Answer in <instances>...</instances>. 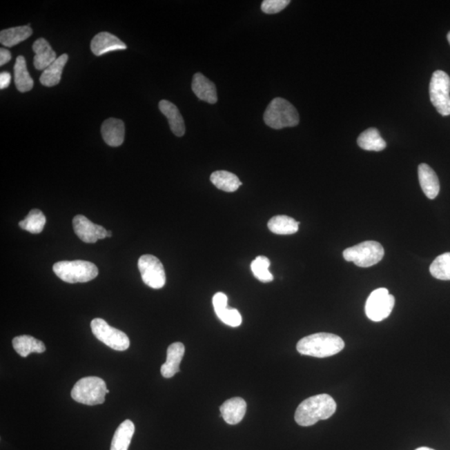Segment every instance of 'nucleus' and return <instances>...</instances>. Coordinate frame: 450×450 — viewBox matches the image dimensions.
I'll return each mask as SVG.
<instances>
[{"label":"nucleus","instance_id":"f8f14e48","mask_svg":"<svg viewBox=\"0 0 450 450\" xmlns=\"http://www.w3.org/2000/svg\"><path fill=\"white\" fill-rule=\"evenodd\" d=\"M90 48L96 56L103 55L108 52L127 49L126 43L115 35L108 33V32H101L95 35L92 39Z\"/></svg>","mask_w":450,"mask_h":450},{"label":"nucleus","instance_id":"393cba45","mask_svg":"<svg viewBox=\"0 0 450 450\" xmlns=\"http://www.w3.org/2000/svg\"><path fill=\"white\" fill-rule=\"evenodd\" d=\"M300 222L286 215H277L269 219L268 230L274 234L289 235L295 234L299 231Z\"/></svg>","mask_w":450,"mask_h":450},{"label":"nucleus","instance_id":"412c9836","mask_svg":"<svg viewBox=\"0 0 450 450\" xmlns=\"http://www.w3.org/2000/svg\"><path fill=\"white\" fill-rule=\"evenodd\" d=\"M12 343L14 351L23 358H26L32 353H42L46 349L42 341L30 335L15 337Z\"/></svg>","mask_w":450,"mask_h":450},{"label":"nucleus","instance_id":"e433bc0d","mask_svg":"<svg viewBox=\"0 0 450 450\" xmlns=\"http://www.w3.org/2000/svg\"><path fill=\"white\" fill-rule=\"evenodd\" d=\"M111 236H112V233L110 231H108L107 237H108V238H110Z\"/></svg>","mask_w":450,"mask_h":450},{"label":"nucleus","instance_id":"f257e3e1","mask_svg":"<svg viewBox=\"0 0 450 450\" xmlns=\"http://www.w3.org/2000/svg\"><path fill=\"white\" fill-rule=\"evenodd\" d=\"M336 409L335 400L327 393H321L304 400L296 409L295 420L299 425L308 427L320 420H328Z\"/></svg>","mask_w":450,"mask_h":450},{"label":"nucleus","instance_id":"1a4fd4ad","mask_svg":"<svg viewBox=\"0 0 450 450\" xmlns=\"http://www.w3.org/2000/svg\"><path fill=\"white\" fill-rule=\"evenodd\" d=\"M91 329L97 340L115 351H126L130 347V341L126 333L111 327L106 320H92Z\"/></svg>","mask_w":450,"mask_h":450},{"label":"nucleus","instance_id":"cd10ccee","mask_svg":"<svg viewBox=\"0 0 450 450\" xmlns=\"http://www.w3.org/2000/svg\"><path fill=\"white\" fill-rule=\"evenodd\" d=\"M46 223V216L39 210H32L25 219L20 221L19 227L23 231L32 233V234H39L43 230Z\"/></svg>","mask_w":450,"mask_h":450},{"label":"nucleus","instance_id":"423d86ee","mask_svg":"<svg viewBox=\"0 0 450 450\" xmlns=\"http://www.w3.org/2000/svg\"><path fill=\"white\" fill-rule=\"evenodd\" d=\"M384 255L383 246L375 241H365L348 248L343 252L345 260L362 268L371 267L380 263Z\"/></svg>","mask_w":450,"mask_h":450},{"label":"nucleus","instance_id":"4468645a","mask_svg":"<svg viewBox=\"0 0 450 450\" xmlns=\"http://www.w3.org/2000/svg\"><path fill=\"white\" fill-rule=\"evenodd\" d=\"M418 174L422 190L426 197L429 199H436L440 190L439 178L436 173L428 164H421L418 168Z\"/></svg>","mask_w":450,"mask_h":450},{"label":"nucleus","instance_id":"f3484780","mask_svg":"<svg viewBox=\"0 0 450 450\" xmlns=\"http://www.w3.org/2000/svg\"><path fill=\"white\" fill-rule=\"evenodd\" d=\"M159 108L162 114L166 116L171 131L177 137H182L186 134V124L179 108L168 100H162Z\"/></svg>","mask_w":450,"mask_h":450},{"label":"nucleus","instance_id":"20e7f679","mask_svg":"<svg viewBox=\"0 0 450 450\" xmlns=\"http://www.w3.org/2000/svg\"><path fill=\"white\" fill-rule=\"evenodd\" d=\"M55 275L64 282L86 283L99 275V269L93 263L84 260L60 261L54 264Z\"/></svg>","mask_w":450,"mask_h":450},{"label":"nucleus","instance_id":"f03ea898","mask_svg":"<svg viewBox=\"0 0 450 450\" xmlns=\"http://www.w3.org/2000/svg\"><path fill=\"white\" fill-rule=\"evenodd\" d=\"M344 346V340L340 336L317 333L301 339L297 344V351L302 355L327 358L342 351Z\"/></svg>","mask_w":450,"mask_h":450},{"label":"nucleus","instance_id":"9d476101","mask_svg":"<svg viewBox=\"0 0 450 450\" xmlns=\"http://www.w3.org/2000/svg\"><path fill=\"white\" fill-rule=\"evenodd\" d=\"M138 267L144 283L152 288H162L166 282V271L158 258L151 255L140 257Z\"/></svg>","mask_w":450,"mask_h":450},{"label":"nucleus","instance_id":"c756f323","mask_svg":"<svg viewBox=\"0 0 450 450\" xmlns=\"http://www.w3.org/2000/svg\"><path fill=\"white\" fill-rule=\"evenodd\" d=\"M253 275L262 283H269L274 280V276L269 272L271 261L265 256H258L251 265Z\"/></svg>","mask_w":450,"mask_h":450},{"label":"nucleus","instance_id":"bb28decb","mask_svg":"<svg viewBox=\"0 0 450 450\" xmlns=\"http://www.w3.org/2000/svg\"><path fill=\"white\" fill-rule=\"evenodd\" d=\"M33 34L30 26L10 28L0 32V42L3 46L13 47L25 41Z\"/></svg>","mask_w":450,"mask_h":450},{"label":"nucleus","instance_id":"4be33fe9","mask_svg":"<svg viewBox=\"0 0 450 450\" xmlns=\"http://www.w3.org/2000/svg\"><path fill=\"white\" fill-rule=\"evenodd\" d=\"M135 431V424L131 420L124 421L112 437L110 450H128Z\"/></svg>","mask_w":450,"mask_h":450},{"label":"nucleus","instance_id":"39448f33","mask_svg":"<svg viewBox=\"0 0 450 450\" xmlns=\"http://www.w3.org/2000/svg\"><path fill=\"white\" fill-rule=\"evenodd\" d=\"M110 393L106 382L98 377H86L79 380L71 391V396L78 403L97 405L104 403L106 393Z\"/></svg>","mask_w":450,"mask_h":450},{"label":"nucleus","instance_id":"ddd939ff","mask_svg":"<svg viewBox=\"0 0 450 450\" xmlns=\"http://www.w3.org/2000/svg\"><path fill=\"white\" fill-rule=\"evenodd\" d=\"M246 402L242 398H232L220 407L221 416L227 424L235 425L240 423L246 413Z\"/></svg>","mask_w":450,"mask_h":450},{"label":"nucleus","instance_id":"7ed1b4c3","mask_svg":"<svg viewBox=\"0 0 450 450\" xmlns=\"http://www.w3.org/2000/svg\"><path fill=\"white\" fill-rule=\"evenodd\" d=\"M264 121L266 126L281 130L287 127H295L300 123V115L295 107L288 100L282 98H275L265 110Z\"/></svg>","mask_w":450,"mask_h":450},{"label":"nucleus","instance_id":"72a5a7b5","mask_svg":"<svg viewBox=\"0 0 450 450\" xmlns=\"http://www.w3.org/2000/svg\"><path fill=\"white\" fill-rule=\"evenodd\" d=\"M10 82H11L10 74L8 73V72H2V73L0 74V88H1V90H3V88H6L9 87Z\"/></svg>","mask_w":450,"mask_h":450},{"label":"nucleus","instance_id":"b1692460","mask_svg":"<svg viewBox=\"0 0 450 450\" xmlns=\"http://www.w3.org/2000/svg\"><path fill=\"white\" fill-rule=\"evenodd\" d=\"M358 146L367 151H382L387 147V142L381 137L379 130L375 128H368L359 136Z\"/></svg>","mask_w":450,"mask_h":450},{"label":"nucleus","instance_id":"7c9ffc66","mask_svg":"<svg viewBox=\"0 0 450 450\" xmlns=\"http://www.w3.org/2000/svg\"><path fill=\"white\" fill-rule=\"evenodd\" d=\"M218 318L225 324L231 327H238L242 324V316L235 309L226 308L224 311L216 313Z\"/></svg>","mask_w":450,"mask_h":450},{"label":"nucleus","instance_id":"dca6fc26","mask_svg":"<svg viewBox=\"0 0 450 450\" xmlns=\"http://www.w3.org/2000/svg\"><path fill=\"white\" fill-rule=\"evenodd\" d=\"M124 124L121 119H108L102 124L101 134L104 141L111 147L121 146L124 140Z\"/></svg>","mask_w":450,"mask_h":450},{"label":"nucleus","instance_id":"f704fd0d","mask_svg":"<svg viewBox=\"0 0 450 450\" xmlns=\"http://www.w3.org/2000/svg\"><path fill=\"white\" fill-rule=\"evenodd\" d=\"M10 52L6 49L0 50V66H5L6 63L10 61Z\"/></svg>","mask_w":450,"mask_h":450},{"label":"nucleus","instance_id":"473e14b6","mask_svg":"<svg viewBox=\"0 0 450 450\" xmlns=\"http://www.w3.org/2000/svg\"><path fill=\"white\" fill-rule=\"evenodd\" d=\"M213 305H214V309L215 313H218L224 309L228 308V297L224 293H217L214 297H213Z\"/></svg>","mask_w":450,"mask_h":450},{"label":"nucleus","instance_id":"6e6552de","mask_svg":"<svg viewBox=\"0 0 450 450\" xmlns=\"http://www.w3.org/2000/svg\"><path fill=\"white\" fill-rule=\"evenodd\" d=\"M395 303V297L389 294L387 288H377L369 296L365 304V313L373 322H380L391 315Z\"/></svg>","mask_w":450,"mask_h":450},{"label":"nucleus","instance_id":"0eeeda50","mask_svg":"<svg viewBox=\"0 0 450 450\" xmlns=\"http://www.w3.org/2000/svg\"><path fill=\"white\" fill-rule=\"evenodd\" d=\"M450 78L442 70L433 74L429 84L431 103L441 115H450Z\"/></svg>","mask_w":450,"mask_h":450},{"label":"nucleus","instance_id":"aec40b11","mask_svg":"<svg viewBox=\"0 0 450 450\" xmlns=\"http://www.w3.org/2000/svg\"><path fill=\"white\" fill-rule=\"evenodd\" d=\"M68 59H69V56L66 54L59 56L53 63L43 70L39 78L40 83L46 87L57 86L61 79L63 68L66 66Z\"/></svg>","mask_w":450,"mask_h":450},{"label":"nucleus","instance_id":"2eb2a0df","mask_svg":"<svg viewBox=\"0 0 450 450\" xmlns=\"http://www.w3.org/2000/svg\"><path fill=\"white\" fill-rule=\"evenodd\" d=\"M192 90L204 102L214 104L218 101L215 84L201 73H197L193 77Z\"/></svg>","mask_w":450,"mask_h":450},{"label":"nucleus","instance_id":"a211bd4d","mask_svg":"<svg viewBox=\"0 0 450 450\" xmlns=\"http://www.w3.org/2000/svg\"><path fill=\"white\" fill-rule=\"evenodd\" d=\"M184 351L186 348L182 343H174L168 346L166 362L162 367L163 377L170 379L179 372V365L183 360Z\"/></svg>","mask_w":450,"mask_h":450},{"label":"nucleus","instance_id":"c9c22d12","mask_svg":"<svg viewBox=\"0 0 450 450\" xmlns=\"http://www.w3.org/2000/svg\"><path fill=\"white\" fill-rule=\"evenodd\" d=\"M415 450H435V449L428 448V447H420V448L416 449Z\"/></svg>","mask_w":450,"mask_h":450},{"label":"nucleus","instance_id":"a878e982","mask_svg":"<svg viewBox=\"0 0 450 450\" xmlns=\"http://www.w3.org/2000/svg\"><path fill=\"white\" fill-rule=\"evenodd\" d=\"M211 182L219 190L224 192L232 193L239 190L242 186L238 176L233 173L219 170L213 173L211 176Z\"/></svg>","mask_w":450,"mask_h":450},{"label":"nucleus","instance_id":"6ab92c4d","mask_svg":"<svg viewBox=\"0 0 450 450\" xmlns=\"http://www.w3.org/2000/svg\"><path fill=\"white\" fill-rule=\"evenodd\" d=\"M33 50L35 53L34 64L36 70H44L58 59L49 42L43 38L36 40Z\"/></svg>","mask_w":450,"mask_h":450},{"label":"nucleus","instance_id":"4c0bfd02","mask_svg":"<svg viewBox=\"0 0 450 450\" xmlns=\"http://www.w3.org/2000/svg\"><path fill=\"white\" fill-rule=\"evenodd\" d=\"M447 39H448V41H449V44H450V32H449V33L448 35H447Z\"/></svg>","mask_w":450,"mask_h":450},{"label":"nucleus","instance_id":"5701e85b","mask_svg":"<svg viewBox=\"0 0 450 450\" xmlns=\"http://www.w3.org/2000/svg\"><path fill=\"white\" fill-rule=\"evenodd\" d=\"M14 82L16 88L21 93L30 91L34 87V80L28 71L26 59L21 55L16 59Z\"/></svg>","mask_w":450,"mask_h":450},{"label":"nucleus","instance_id":"9b49d317","mask_svg":"<svg viewBox=\"0 0 450 450\" xmlns=\"http://www.w3.org/2000/svg\"><path fill=\"white\" fill-rule=\"evenodd\" d=\"M74 231L83 242L95 244L99 239L107 238L108 231L100 225L92 223L86 216L76 215L73 219Z\"/></svg>","mask_w":450,"mask_h":450},{"label":"nucleus","instance_id":"2f4dec72","mask_svg":"<svg viewBox=\"0 0 450 450\" xmlns=\"http://www.w3.org/2000/svg\"><path fill=\"white\" fill-rule=\"evenodd\" d=\"M289 0H264L261 5V10L265 14H278L288 6Z\"/></svg>","mask_w":450,"mask_h":450},{"label":"nucleus","instance_id":"c85d7f7f","mask_svg":"<svg viewBox=\"0 0 450 450\" xmlns=\"http://www.w3.org/2000/svg\"><path fill=\"white\" fill-rule=\"evenodd\" d=\"M433 278L440 280H450V253L438 256L429 267Z\"/></svg>","mask_w":450,"mask_h":450}]
</instances>
